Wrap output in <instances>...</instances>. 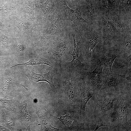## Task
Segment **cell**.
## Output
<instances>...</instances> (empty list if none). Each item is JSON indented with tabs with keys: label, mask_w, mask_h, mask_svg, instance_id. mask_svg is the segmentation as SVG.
<instances>
[{
	"label": "cell",
	"mask_w": 131,
	"mask_h": 131,
	"mask_svg": "<svg viewBox=\"0 0 131 131\" xmlns=\"http://www.w3.org/2000/svg\"><path fill=\"white\" fill-rule=\"evenodd\" d=\"M77 34L79 35L77 44L79 48L80 58L82 63L91 69L93 51L97 44L102 41V35L100 32L91 29L88 25Z\"/></svg>",
	"instance_id": "1"
},
{
	"label": "cell",
	"mask_w": 131,
	"mask_h": 131,
	"mask_svg": "<svg viewBox=\"0 0 131 131\" xmlns=\"http://www.w3.org/2000/svg\"><path fill=\"white\" fill-rule=\"evenodd\" d=\"M72 30L65 32L47 45L46 52L60 66L71 58L73 48Z\"/></svg>",
	"instance_id": "2"
},
{
	"label": "cell",
	"mask_w": 131,
	"mask_h": 131,
	"mask_svg": "<svg viewBox=\"0 0 131 131\" xmlns=\"http://www.w3.org/2000/svg\"><path fill=\"white\" fill-rule=\"evenodd\" d=\"M63 12L59 7L49 15L48 23L41 39L47 41V44L65 32L72 30V25L67 23Z\"/></svg>",
	"instance_id": "3"
},
{
	"label": "cell",
	"mask_w": 131,
	"mask_h": 131,
	"mask_svg": "<svg viewBox=\"0 0 131 131\" xmlns=\"http://www.w3.org/2000/svg\"><path fill=\"white\" fill-rule=\"evenodd\" d=\"M100 44L97 52L99 61L98 63L102 66L103 74L105 75L113 73L112 70L113 63L121 54L108 42H102Z\"/></svg>",
	"instance_id": "4"
},
{
	"label": "cell",
	"mask_w": 131,
	"mask_h": 131,
	"mask_svg": "<svg viewBox=\"0 0 131 131\" xmlns=\"http://www.w3.org/2000/svg\"><path fill=\"white\" fill-rule=\"evenodd\" d=\"M60 76V83L67 100L70 102L75 99L78 84V73L60 70L58 73Z\"/></svg>",
	"instance_id": "5"
},
{
	"label": "cell",
	"mask_w": 131,
	"mask_h": 131,
	"mask_svg": "<svg viewBox=\"0 0 131 131\" xmlns=\"http://www.w3.org/2000/svg\"><path fill=\"white\" fill-rule=\"evenodd\" d=\"M66 0L59 1V6L64 12L65 18L67 21L70 20L73 22L72 26L73 31L76 34L80 33L89 24V23L83 18L82 12L78 8L74 9L71 8L66 4Z\"/></svg>",
	"instance_id": "6"
},
{
	"label": "cell",
	"mask_w": 131,
	"mask_h": 131,
	"mask_svg": "<svg viewBox=\"0 0 131 131\" xmlns=\"http://www.w3.org/2000/svg\"><path fill=\"white\" fill-rule=\"evenodd\" d=\"M76 33L72 31L71 33L73 40V51L71 55L73 59L70 61L65 62L60 65V70L70 72L80 73L89 69L86 65L82 63L79 56V48L75 39Z\"/></svg>",
	"instance_id": "7"
},
{
	"label": "cell",
	"mask_w": 131,
	"mask_h": 131,
	"mask_svg": "<svg viewBox=\"0 0 131 131\" xmlns=\"http://www.w3.org/2000/svg\"><path fill=\"white\" fill-rule=\"evenodd\" d=\"M78 84L81 93V102L80 114L82 115L85 114V108L88 102L91 98L93 99L94 90L91 86L80 74H78Z\"/></svg>",
	"instance_id": "8"
},
{
	"label": "cell",
	"mask_w": 131,
	"mask_h": 131,
	"mask_svg": "<svg viewBox=\"0 0 131 131\" xmlns=\"http://www.w3.org/2000/svg\"><path fill=\"white\" fill-rule=\"evenodd\" d=\"M87 82L95 88H101L103 85L105 75L101 65L98 63L92 71L87 70L80 72Z\"/></svg>",
	"instance_id": "9"
},
{
	"label": "cell",
	"mask_w": 131,
	"mask_h": 131,
	"mask_svg": "<svg viewBox=\"0 0 131 131\" xmlns=\"http://www.w3.org/2000/svg\"><path fill=\"white\" fill-rule=\"evenodd\" d=\"M44 64L49 66L58 72L60 70L59 65L47 52L38 53L32 56L30 60L24 63L13 66L12 67L22 65H34Z\"/></svg>",
	"instance_id": "10"
},
{
	"label": "cell",
	"mask_w": 131,
	"mask_h": 131,
	"mask_svg": "<svg viewBox=\"0 0 131 131\" xmlns=\"http://www.w3.org/2000/svg\"><path fill=\"white\" fill-rule=\"evenodd\" d=\"M57 72L51 68L47 73L40 74L36 73L29 70L25 72V75L28 77L30 81L33 84L40 81H44L48 82L53 92L56 91V88L53 82V78Z\"/></svg>",
	"instance_id": "11"
},
{
	"label": "cell",
	"mask_w": 131,
	"mask_h": 131,
	"mask_svg": "<svg viewBox=\"0 0 131 131\" xmlns=\"http://www.w3.org/2000/svg\"><path fill=\"white\" fill-rule=\"evenodd\" d=\"M108 43L121 54L131 53V35L116 36Z\"/></svg>",
	"instance_id": "12"
},
{
	"label": "cell",
	"mask_w": 131,
	"mask_h": 131,
	"mask_svg": "<svg viewBox=\"0 0 131 131\" xmlns=\"http://www.w3.org/2000/svg\"><path fill=\"white\" fill-rule=\"evenodd\" d=\"M100 25L102 30V41L108 42L116 36L117 34L112 21L102 17L100 19Z\"/></svg>",
	"instance_id": "13"
},
{
	"label": "cell",
	"mask_w": 131,
	"mask_h": 131,
	"mask_svg": "<svg viewBox=\"0 0 131 131\" xmlns=\"http://www.w3.org/2000/svg\"><path fill=\"white\" fill-rule=\"evenodd\" d=\"M118 74L113 72L105 76L104 81L101 88L105 89H118L123 86L122 79Z\"/></svg>",
	"instance_id": "14"
},
{
	"label": "cell",
	"mask_w": 131,
	"mask_h": 131,
	"mask_svg": "<svg viewBox=\"0 0 131 131\" xmlns=\"http://www.w3.org/2000/svg\"><path fill=\"white\" fill-rule=\"evenodd\" d=\"M131 53H123L116 58L113 63L115 64L114 65L115 67L119 69H124L126 74H131Z\"/></svg>",
	"instance_id": "15"
},
{
	"label": "cell",
	"mask_w": 131,
	"mask_h": 131,
	"mask_svg": "<svg viewBox=\"0 0 131 131\" xmlns=\"http://www.w3.org/2000/svg\"><path fill=\"white\" fill-rule=\"evenodd\" d=\"M129 112L126 104L124 102L121 104L117 112L118 118L120 124L127 130L130 127L127 121V117Z\"/></svg>",
	"instance_id": "16"
},
{
	"label": "cell",
	"mask_w": 131,
	"mask_h": 131,
	"mask_svg": "<svg viewBox=\"0 0 131 131\" xmlns=\"http://www.w3.org/2000/svg\"><path fill=\"white\" fill-rule=\"evenodd\" d=\"M44 109L51 116L59 120L66 128L69 129L73 127L75 121V117L73 113H71V111H67L65 115H62L58 118L52 115L45 108Z\"/></svg>",
	"instance_id": "17"
},
{
	"label": "cell",
	"mask_w": 131,
	"mask_h": 131,
	"mask_svg": "<svg viewBox=\"0 0 131 131\" xmlns=\"http://www.w3.org/2000/svg\"><path fill=\"white\" fill-rule=\"evenodd\" d=\"M36 114L38 115L41 126L40 131H61L62 130L56 128L52 126L48 120L36 108Z\"/></svg>",
	"instance_id": "18"
},
{
	"label": "cell",
	"mask_w": 131,
	"mask_h": 131,
	"mask_svg": "<svg viewBox=\"0 0 131 131\" xmlns=\"http://www.w3.org/2000/svg\"><path fill=\"white\" fill-rule=\"evenodd\" d=\"M84 4L83 12L90 21L93 22L96 16V11L91 0H84Z\"/></svg>",
	"instance_id": "19"
},
{
	"label": "cell",
	"mask_w": 131,
	"mask_h": 131,
	"mask_svg": "<svg viewBox=\"0 0 131 131\" xmlns=\"http://www.w3.org/2000/svg\"><path fill=\"white\" fill-rule=\"evenodd\" d=\"M27 103L23 101L20 105V110L22 118L25 122L28 129L30 130L31 125L34 122V120L29 114L27 109Z\"/></svg>",
	"instance_id": "20"
},
{
	"label": "cell",
	"mask_w": 131,
	"mask_h": 131,
	"mask_svg": "<svg viewBox=\"0 0 131 131\" xmlns=\"http://www.w3.org/2000/svg\"><path fill=\"white\" fill-rule=\"evenodd\" d=\"M116 98L104 100L101 106V110L103 112H105L112 108L113 107L114 101L116 100Z\"/></svg>",
	"instance_id": "21"
},
{
	"label": "cell",
	"mask_w": 131,
	"mask_h": 131,
	"mask_svg": "<svg viewBox=\"0 0 131 131\" xmlns=\"http://www.w3.org/2000/svg\"><path fill=\"white\" fill-rule=\"evenodd\" d=\"M25 48L24 45L20 41H18L16 43L15 51L20 56L23 55L25 52Z\"/></svg>",
	"instance_id": "22"
},
{
	"label": "cell",
	"mask_w": 131,
	"mask_h": 131,
	"mask_svg": "<svg viewBox=\"0 0 131 131\" xmlns=\"http://www.w3.org/2000/svg\"><path fill=\"white\" fill-rule=\"evenodd\" d=\"M103 5L105 11L107 13L111 11L114 9L113 4L108 0H104L103 1Z\"/></svg>",
	"instance_id": "23"
},
{
	"label": "cell",
	"mask_w": 131,
	"mask_h": 131,
	"mask_svg": "<svg viewBox=\"0 0 131 131\" xmlns=\"http://www.w3.org/2000/svg\"><path fill=\"white\" fill-rule=\"evenodd\" d=\"M13 77L12 76L8 77L6 80L4 84V86L6 89L9 88L13 81Z\"/></svg>",
	"instance_id": "24"
},
{
	"label": "cell",
	"mask_w": 131,
	"mask_h": 131,
	"mask_svg": "<svg viewBox=\"0 0 131 131\" xmlns=\"http://www.w3.org/2000/svg\"><path fill=\"white\" fill-rule=\"evenodd\" d=\"M8 40L7 36L4 35H2L0 36V43L4 45L6 43Z\"/></svg>",
	"instance_id": "25"
},
{
	"label": "cell",
	"mask_w": 131,
	"mask_h": 131,
	"mask_svg": "<svg viewBox=\"0 0 131 131\" xmlns=\"http://www.w3.org/2000/svg\"><path fill=\"white\" fill-rule=\"evenodd\" d=\"M102 126H108V127H114L112 126H110L109 125H104L101 122H99L98 123L97 126L96 127V128L94 130V131H96L98 130V128Z\"/></svg>",
	"instance_id": "26"
},
{
	"label": "cell",
	"mask_w": 131,
	"mask_h": 131,
	"mask_svg": "<svg viewBox=\"0 0 131 131\" xmlns=\"http://www.w3.org/2000/svg\"><path fill=\"white\" fill-rule=\"evenodd\" d=\"M119 76L121 78H123L125 79L128 81L129 82H131V74L129 75V76H126L125 74L122 75L118 74Z\"/></svg>",
	"instance_id": "27"
},
{
	"label": "cell",
	"mask_w": 131,
	"mask_h": 131,
	"mask_svg": "<svg viewBox=\"0 0 131 131\" xmlns=\"http://www.w3.org/2000/svg\"><path fill=\"white\" fill-rule=\"evenodd\" d=\"M37 1L39 3H41V2H44V1H46V0H35Z\"/></svg>",
	"instance_id": "28"
}]
</instances>
